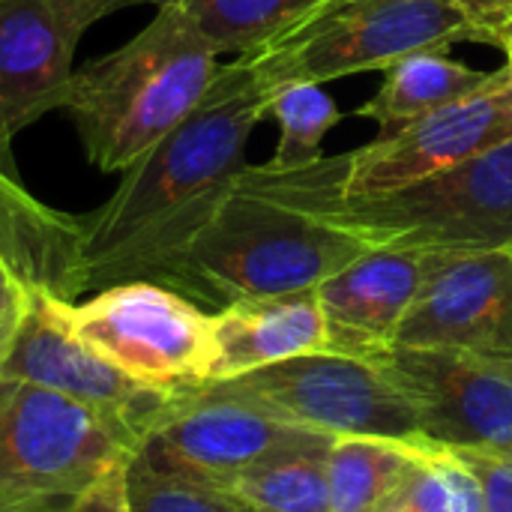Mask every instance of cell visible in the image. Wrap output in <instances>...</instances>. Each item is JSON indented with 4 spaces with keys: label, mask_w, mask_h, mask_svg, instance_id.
<instances>
[{
    "label": "cell",
    "mask_w": 512,
    "mask_h": 512,
    "mask_svg": "<svg viewBox=\"0 0 512 512\" xmlns=\"http://www.w3.org/2000/svg\"><path fill=\"white\" fill-rule=\"evenodd\" d=\"M138 3H153V0H99V6L105 9V15H111L117 9H126V6H138Z\"/></svg>",
    "instance_id": "29"
},
{
    "label": "cell",
    "mask_w": 512,
    "mask_h": 512,
    "mask_svg": "<svg viewBox=\"0 0 512 512\" xmlns=\"http://www.w3.org/2000/svg\"><path fill=\"white\" fill-rule=\"evenodd\" d=\"M393 345L512 357V246L432 255Z\"/></svg>",
    "instance_id": "14"
},
{
    "label": "cell",
    "mask_w": 512,
    "mask_h": 512,
    "mask_svg": "<svg viewBox=\"0 0 512 512\" xmlns=\"http://www.w3.org/2000/svg\"><path fill=\"white\" fill-rule=\"evenodd\" d=\"M129 512H252L228 492L150 468L138 453L123 471Z\"/></svg>",
    "instance_id": "24"
},
{
    "label": "cell",
    "mask_w": 512,
    "mask_h": 512,
    "mask_svg": "<svg viewBox=\"0 0 512 512\" xmlns=\"http://www.w3.org/2000/svg\"><path fill=\"white\" fill-rule=\"evenodd\" d=\"M216 72V48L189 18L156 6L153 21L126 45L72 72L60 111L90 165L123 174L195 111Z\"/></svg>",
    "instance_id": "4"
},
{
    "label": "cell",
    "mask_w": 512,
    "mask_h": 512,
    "mask_svg": "<svg viewBox=\"0 0 512 512\" xmlns=\"http://www.w3.org/2000/svg\"><path fill=\"white\" fill-rule=\"evenodd\" d=\"M495 78V72H480L474 66L456 63L441 48L414 51L384 69L381 90L357 108V114L372 117L384 132H393L423 114L438 111L447 102L477 93Z\"/></svg>",
    "instance_id": "18"
},
{
    "label": "cell",
    "mask_w": 512,
    "mask_h": 512,
    "mask_svg": "<svg viewBox=\"0 0 512 512\" xmlns=\"http://www.w3.org/2000/svg\"><path fill=\"white\" fill-rule=\"evenodd\" d=\"M69 330L126 375L186 393L213 381V312L189 297L147 282H120L84 303L60 300Z\"/></svg>",
    "instance_id": "7"
},
{
    "label": "cell",
    "mask_w": 512,
    "mask_h": 512,
    "mask_svg": "<svg viewBox=\"0 0 512 512\" xmlns=\"http://www.w3.org/2000/svg\"><path fill=\"white\" fill-rule=\"evenodd\" d=\"M123 471L102 480L72 512H129L126 510V492H123Z\"/></svg>",
    "instance_id": "28"
},
{
    "label": "cell",
    "mask_w": 512,
    "mask_h": 512,
    "mask_svg": "<svg viewBox=\"0 0 512 512\" xmlns=\"http://www.w3.org/2000/svg\"><path fill=\"white\" fill-rule=\"evenodd\" d=\"M474 39L453 0H318L282 33L237 60L273 93L285 84H327L354 72H384L396 60Z\"/></svg>",
    "instance_id": "6"
},
{
    "label": "cell",
    "mask_w": 512,
    "mask_h": 512,
    "mask_svg": "<svg viewBox=\"0 0 512 512\" xmlns=\"http://www.w3.org/2000/svg\"><path fill=\"white\" fill-rule=\"evenodd\" d=\"M267 105L270 93L240 60L219 66L195 111L120 174L102 207L81 216V297L150 282L180 252L249 165L246 147Z\"/></svg>",
    "instance_id": "1"
},
{
    "label": "cell",
    "mask_w": 512,
    "mask_h": 512,
    "mask_svg": "<svg viewBox=\"0 0 512 512\" xmlns=\"http://www.w3.org/2000/svg\"><path fill=\"white\" fill-rule=\"evenodd\" d=\"M213 348V381L303 354H330V327L318 291L252 297L213 312Z\"/></svg>",
    "instance_id": "16"
},
{
    "label": "cell",
    "mask_w": 512,
    "mask_h": 512,
    "mask_svg": "<svg viewBox=\"0 0 512 512\" xmlns=\"http://www.w3.org/2000/svg\"><path fill=\"white\" fill-rule=\"evenodd\" d=\"M363 360L408 399L432 444L512 453V357L384 345Z\"/></svg>",
    "instance_id": "10"
},
{
    "label": "cell",
    "mask_w": 512,
    "mask_h": 512,
    "mask_svg": "<svg viewBox=\"0 0 512 512\" xmlns=\"http://www.w3.org/2000/svg\"><path fill=\"white\" fill-rule=\"evenodd\" d=\"M210 384L222 393L267 408L285 423L330 438L429 444L408 399L372 363L357 357L303 354Z\"/></svg>",
    "instance_id": "8"
},
{
    "label": "cell",
    "mask_w": 512,
    "mask_h": 512,
    "mask_svg": "<svg viewBox=\"0 0 512 512\" xmlns=\"http://www.w3.org/2000/svg\"><path fill=\"white\" fill-rule=\"evenodd\" d=\"M510 72H512V69H510Z\"/></svg>",
    "instance_id": "30"
},
{
    "label": "cell",
    "mask_w": 512,
    "mask_h": 512,
    "mask_svg": "<svg viewBox=\"0 0 512 512\" xmlns=\"http://www.w3.org/2000/svg\"><path fill=\"white\" fill-rule=\"evenodd\" d=\"M432 255L369 249L354 264L324 279L315 291L330 327V354L363 360L393 345V336L417 300Z\"/></svg>",
    "instance_id": "15"
},
{
    "label": "cell",
    "mask_w": 512,
    "mask_h": 512,
    "mask_svg": "<svg viewBox=\"0 0 512 512\" xmlns=\"http://www.w3.org/2000/svg\"><path fill=\"white\" fill-rule=\"evenodd\" d=\"M366 252L360 240L318 222L246 165L207 222L150 282L219 312L252 297L318 288Z\"/></svg>",
    "instance_id": "2"
},
{
    "label": "cell",
    "mask_w": 512,
    "mask_h": 512,
    "mask_svg": "<svg viewBox=\"0 0 512 512\" xmlns=\"http://www.w3.org/2000/svg\"><path fill=\"white\" fill-rule=\"evenodd\" d=\"M138 447L69 396L0 375V512H72Z\"/></svg>",
    "instance_id": "5"
},
{
    "label": "cell",
    "mask_w": 512,
    "mask_h": 512,
    "mask_svg": "<svg viewBox=\"0 0 512 512\" xmlns=\"http://www.w3.org/2000/svg\"><path fill=\"white\" fill-rule=\"evenodd\" d=\"M312 3L318 0H153V6H171L186 15L216 54L261 48Z\"/></svg>",
    "instance_id": "20"
},
{
    "label": "cell",
    "mask_w": 512,
    "mask_h": 512,
    "mask_svg": "<svg viewBox=\"0 0 512 512\" xmlns=\"http://www.w3.org/2000/svg\"><path fill=\"white\" fill-rule=\"evenodd\" d=\"M3 378L33 381L129 429L138 441L180 393L156 390L87 348L63 321L60 297L33 291L27 318L0 369Z\"/></svg>",
    "instance_id": "12"
},
{
    "label": "cell",
    "mask_w": 512,
    "mask_h": 512,
    "mask_svg": "<svg viewBox=\"0 0 512 512\" xmlns=\"http://www.w3.org/2000/svg\"><path fill=\"white\" fill-rule=\"evenodd\" d=\"M477 477L486 512H512V453L453 450Z\"/></svg>",
    "instance_id": "25"
},
{
    "label": "cell",
    "mask_w": 512,
    "mask_h": 512,
    "mask_svg": "<svg viewBox=\"0 0 512 512\" xmlns=\"http://www.w3.org/2000/svg\"><path fill=\"white\" fill-rule=\"evenodd\" d=\"M507 141H512V72L501 66L477 93L384 132L360 150L330 156L327 165L345 198H366L471 162Z\"/></svg>",
    "instance_id": "11"
},
{
    "label": "cell",
    "mask_w": 512,
    "mask_h": 512,
    "mask_svg": "<svg viewBox=\"0 0 512 512\" xmlns=\"http://www.w3.org/2000/svg\"><path fill=\"white\" fill-rule=\"evenodd\" d=\"M267 117H273L282 129L279 147L267 162L270 171H294L306 168L321 156V144L327 132L339 123V108L327 96L324 84H285L270 93Z\"/></svg>",
    "instance_id": "22"
},
{
    "label": "cell",
    "mask_w": 512,
    "mask_h": 512,
    "mask_svg": "<svg viewBox=\"0 0 512 512\" xmlns=\"http://www.w3.org/2000/svg\"><path fill=\"white\" fill-rule=\"evenodd\" d=\"M0 252L36 291L75 303L81 261V216L60 213L0 168Z\"/></svg>",
    "instance_id": "17"
},
{
    "label": "cell",
    "mask_w": 512,
    "mask_h": 512,
    "mask_svg": "<svg viewBox=\"0 0 512 512\" xmlns=\"http://www.w3.org/2000/svg\"><path fill=\"white\" fill-rule=\"evenodd\" d=\"M264 183L315 216L351 234L366 249L465 255L512 246V141L402 189L345 198L327 159L294 171L255 165Z\"/></svg>",
    "instance_id": "3"
},
{
    "label": "cell",
    "mask_w": 512,
    "mask_h": 512,
    "mask_svg": "<svg viewBox=\"0 0 512 512\" xmlns=\"http://www.w3.org/2000/svg\"><path fill=\"white\" fill-rule=\"evenodd\" d=\"M105 18L99 0H0V168L12 141L63 105L84 30ZM18 174V171H15Z\"/></svg>",
    "instance_id": "13"
},
{
    "label": "cell",
    "mask_w": 512,
    "mask_h": 512,
    "mask_svg": "<svg viewBox=\"0 0 512 512\" xmlns=\"http://www.w3.org/2000/svg\"><path fill=\"white\" fill-rule=\"evenodd\" d=\"M327 453L273 459L216 489L228 492L252 512H330Z\"/></svg>",
    "instance_id": "21"
},
{
    "label": "cell",
    "mask_w": 512,
    "mask_h": 512,
    "mask_svg": "<svg viewBox=\"0 0 512 512\" xmlns=\"http://www.w3.org/2000/svg\"><path fill=\"white\" fill-rule=\"evenodd\" d=\"M381 512H486V507L471 468L453 450L432 444Z\"/></svg>",
    "instance_id": "23"
},
{
    "label": "cell",
    "mask_w": 512,
    "mask_h": 512,
    "mask_svg": "<svg viewBox=\"0 0 512 512\" xmlns=\"http://www.w3.org/2000/svg\"><path fill=\"white\" fill-rule=\"evenodd\" d=\"M453 3L468 18L474 30V42H492L498 48L507 45L512 30V0H453Z\"/></svg>",
    "instance_id": "27"
},
{
    "label": "cell",
    "mask_w": 512,
    "mask_h": 512,
    "mask_svg": "<svg viewBox=\"0 0 512 512\" xmlns=\"http://www.w3.org/2000/svg\"><path fill=\"white\" fill-rule=\"evenodd\" d=\"M336 438L285 423L267 408L213 384L180 393L144 435L138 456L165 474L222 486L273 459L327 453Z\"/></svg>",
    "instance_id": "9"
},
{
    "label": "cell",
    "mask_w": 512,
    "mask_h": 512,
    "mask_svg": "<svg viewBox=\"0 0 512 512\" xmlns=\"http://www.w3.org/2000/svg\"><path fill=\"white\" fill-rule=\"evenodd\" d=\"M36 288L24 282V276L9 264V258L0 252V369L15 345V336L27 318L30 297Z\"/></svg>",
    "instance_id": "26"
},
{
    "label": "cell",
    "mask_w": 512,
    "mask_h": 512,
    "mask_svg": "<svg viewBox=\"0 0 512 512\" xmlns=\"http://www.w3.org/2000/svg\"><path fill=\"white\" fill-rule=\"evenodd\" d=\"M432 447L387 438H336L327 453L330 512H381Z\"/></svg>",
    "instance_id": "19"
}]
</instances>
